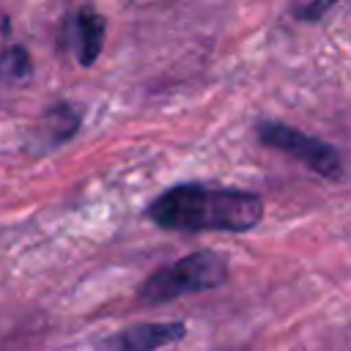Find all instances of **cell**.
Masks as SVG:
<instances>
[{"label": "cell", "mask_w": 351, "mask_h": 351, "mask_svg": "<svg viewBox=\"0 0 351 351\" xmlns=\"http://www.w3.org/2000/svg\"><path fill=\"white\" fill-rule=\"evenodd\" d=\"M186 337L184 321H154L134 324L115 335H107L96 343V351H159Z\"/></svg>", "instance_id": "277c9868"}, {"label": "cell", "mask_w": 351, "mask_h": 351, "mask_svg": "<svg viewBox=\"0 0 351 351\" xmlns=\"http://www.w3.org/2000/svg\"><path fill=\"white\" fill-rule=\"evenodd\" d=\"M228 277H230L228 255L217 250H197L148 274L137 291V302L143 307H156L189 293L222 288Z\"/></svg>", "instance_id": "7a4b0ae2"}, {"label": "cell", "mask_w": 351, "mask_h": 351, "mask_svg": "<svg viewBox=\"0 0 351 351\" xmlns=\"http://www.w3.org/2000/svg\"><path fill=\"white\" fill-rule=\"evenodd\" d=\"M82 123V112L69 104V101H58L52 104L47 112H44V132H41V148L49 151V148H58L63 143H69L77 129Z\"/></svg>", "instance_id": "8992f818"}, {"label": "cell", "mask_w": 351, "mask_h": 351, "mask_svg": "<svg viewBox=\"0 0 351 351\" xmlns=\"http://www.w3.org/2000/svg\"><path fill=\"white\" fill-rule=\"evenodd\" d=\"M329 8H335L332 0H318V3H307V5H296L293 8V16L302 19V22H318Z\"/></svg>", "instance_id": "ba28073f"}, {"label": "cell", "mask_w": 351, "mask_h": 351, "mask_svg": "<svg viewBox=\"0 0 351 351\" xmlns=\"http://www.w3.org/2000/svg\"><path fill=\"white\" fill-rule=\"evenodd\" d=\"M30 77H33V58H30V52L22 44L5 47L0 52V80L8 82V85H16V82H27Z\"/></svg>", "instance_id": "52a82bcc"}, {"label": "cell", "mask_w": 351, "mask_h": 351, "mask_svg": "<svg viewBox=\"0 0 351 351\" xmlns=\"http://www.w3.org/2000/svg\"><path fill=\"white\" fill-rule=\"evenodd\" d=\"M69 25V38L74 41L77 49V60L80 66H93L101 55L104 47V36H107V19L96 11V8H80L74 16L63 19Z\"/></svg>", "instance_id": "5b68a950"}, {"label": "cell", "mask_w": 351, "mask_h": 351, "mask_svg": "<svg viewBox=\"0 0 351 351\" xmlns=\"http://www.w3.org/2000/svg\"><path fill=\"white\" fill-rule=\"evenodd\" d=\"M255 134L263 145L277 148L288 156H293L296 162H302L304 167H310L313 173H318L326 181H340L343 178V159L340 151L335 145H329L321 137H313L291 123L282 121H271V118H261L255 123Z\"/></svg>", "instance_id": "3957f363"}, {"label": "cell", "mask_w": 351, "mask_h": 351, "mask_svg": "<svg viewBox=\"0 0 351 351\" xmlns=\"http://www.w3.org/2000/svg\"><path fill=\"white\" fill-rule=\"evenodd\" d=\"M266 214L263 197L239 186H211V184H176L165 189L154 203H148L145 217L165 230H225L247 233L261 225Z\"/></svg>", "instance_id": "6da1fadb"}]
</instances>
